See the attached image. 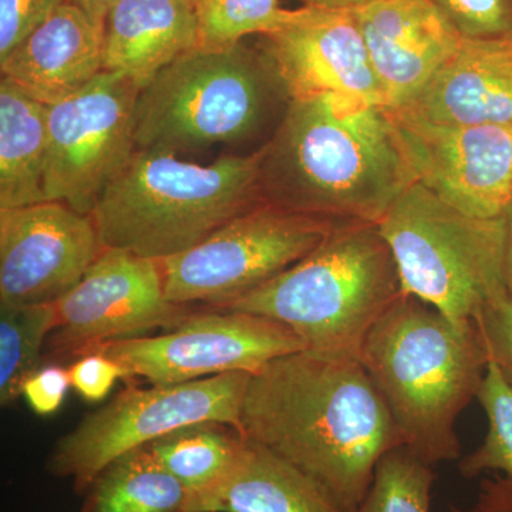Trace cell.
Listing matches in <instances>:
<instances>
[{
	"mask_svg": "<svg viewBox=\"0 0 512 512\" xmlns=\"http://www.w3.org/2000/svg\"><path fill=\"white\" fill-rule=\"evenodd\" d=\"M241 433L308 474L345 512L359 510L380 460L403 446L360 359L308 350L252 375Z\"/></svg>",
	"mask_w": 512,
	"mask_h": 512,
	"instance_id": "obj_1",
	"label": "cell"
},
{
	"mask_svg": "<svg viewBox=\"0 0 512 512\" xmlns=\"http://www.w3.org/2000/svg\"><path fill=\"white\" fill-rule=\"evenodd\" d=\"M259 156L261 201L323 220L379 224L417 183L392 111L346 94L292 99Z\"/></svg>",
	"mask_w": 512,
	"mask_h": 512,
	"instance_id": "obj_2",
	"label": "cell"
},
{
	"mask_svg": "<svg viewBox=\"0 0 512 512\" xmlns=\"http://www.w3.org/2000/svg\"><path fill=\"white\" fill-rule=\"evenodd\" d=\"M404 447L436 466L460 458L456 421L477 399L488 356L476 323L454 322L403 295L377 320L360 350Z\"/></svg>",
	"mask_w": 512,
	"mask_h": 512,
	"instance_id": "obj_3",
	"label": "cell"
},
{
	"mask_svg": "<svg viewBox=\"0 0 512 512\" xmlns=\"http://www.w3.org/2000/svg\"><path fill=\"white\" fill-rule=\"evenodd\" d=\"M259 148L211 164L137 148L92 211L104 248L163 262L201 244L256 205Z\"/></svg>",
	"mask_w": 512,
	"mask_h": 512,
	"instance_id": "obj_4",
	"label": "cell"
},
{
	"mask_svg": "<svg viewBox=\"0 0 512 512\" xmlns=\"http://www.w3.org/2000/svg\"><path fill=\"white\" fill-rule=\"evenodd\" d=\"M291 103L264 43L195 47L138 93L137 148L198 153L274 134Z\"/></svg>",
	"mask_w": 512,
	"mask_h": 512,
	"instance_id": "obj_5",
	"label": "cell"
},
{
	"mask_svg": "<svg viewBox=\"0 0 512 512\" xmlns=\"http://www.w3.org/2000/svg\"><path fill=\"white\" fill-rule=\"evenodd\" d=\"M403 296L392 249L372 222H336L318 247L228 306L284 323L315 355L356 357Z\"/></svg>",
	"mask_w": 512,
	"mask_h": 512,
	"instance_id": "obj_6",
	"label": "cell"
},
{
	"mask_svg": "<svg viewBox=\"0 0 512 512\" xmlns=\"http://www.w3.org/2000/svg\"><path fill=\"white\" fill-rule=\"evenodd\" d=\"M377 225L396 259L403 295L458 323L474 322L488 303L508 295L505 217H473L414 183Z\"/></svg>",
	"mask_w": 512,
	"mask_h": 512,
	"instance_id": "obj_7",
	"label": "cell"
},
{
	"mask_svg": "<svg viewBox=\"0 0 512 512\" xmlns=\"http://www.w3.org/2000/svg\"><path fill=\"white\" fill-rule=\"evenodd\" d=\"M251 377L234 372L192 382L151 384L150 389L128 386L57 441L47 470L56 477L72 478L74 490L84 493L111 461L180 427L217 421L241 431L242 404Z\"/></svg>",
	"mask_w": 512,
	"mask_h": 512,
	"instance_id": "obj_8",
	"label": "cell"
},
{
	"mask_svg": "<svg viewBox=\"0 0 512 512\" xmlns=\"http://www.w3.org/2000/svg\"><path fill=\"white\" fill-rule=\"evenodd\" d=\"M335 221L261 204L183 254L161 262L165 298L227 309L318 247Z\"/></svg>",
	"mask_w": 512,
	"mask_h": 512,
	"instance_id": "obj_9",
	"label": "cell"
},
{
	"mask_svg": "<svg viewBox=\"0 0 512 512\" xmlns=\"http://www.w3.org/2000/svg\"><path fill=\"white\" fill-rule=\"evenodd\" d=\"M140 87L103 70L83 90L47 106L46 201L92 214L100 195L137 151Z\"/></svg>",
	"mask_w": 512,
	"mask_h": 512,
	"instance_id": "obj_10",
	"label": "cell"
},
{
	"mask_svg": "<svg viewBox=\"0 0 512 512\" xmlns=\"http://www.w3.org/2000/svg\"><path fill=\"white\" fill-rule=\"evenodd\" d=\"M303 350V340L284 323L217 309L191 313L163 335L110 340L82 355L101 352L119 362L127 377L177 384L225 373L255 375L272 360Z\"/></svg>",
	"mask_w": 512,
	"mask_h": 512,
	"instance_id": "obj_11",
	"label": "cell"
},
{
	"mask_svg": "<svg viewBox=\"0 0 512 512\" xmlns=\"http://www.w3.org/2000/svg\"><path fill=\"white\" fill-rule=\"evenodd\" d=\"M47 355L80 356L110 340L140 338L184 322L187 306L167 301L161 262L104 248L82 281L55 303Z\"/></svg>",
	"mask_w": 512,
	"mask_h": 512,
	"instance_id": "obj_12",
	"label": "cell"
},
{
	"mask_svg": "<svg viewBox=\"0 0 512 512\" xmlns=\"http://www.w3.org/2000/svg\"><path fill=\"white\" fill-rule=\"evenodd\" d=\"M390 111L417 183L473 217H505L512 202V127L448 126Z\"/></svg>",
	"mask_w": 512,
	"mask_h": 512,
	"instance_id": "obj_13",
	"label": "cell"
},
{
	"mask_svg": "<svg viewBox=\"0 0 512 512\" xmlns=\"http://www.w3.org/2000/svg\"><path fill=\"white\" fill-rule=\"evenodd\" d=\"M103 251L92 215L62 202L0 210V308L56 303Z\"/></svg>",
	"mask_w": 512,
	"mask_h": 512,
	"instance_id": "obj_14",
	"label": "cell"
},
{
	"mask_svg": "<svg viewBox=\"0 0 512 512\" xmlns=\"http://www.w3.org/2000/svg\"><path fill=\"white\" fill-rule=\"evenodd\" d=\"M292 99L346 94L386 107L352 10L302 6L301 15L261 36Z\"/></svg>",
	"mask_w": 512,
	"mask_h": 512,
	"instance_id": "obj_15",
	"label": "cell"
},
{
	"mask_svg": "<svg viewBox=\"0 0 512 512\" xmlns=\"http://www.w3.org/2000/svg\"><path fill=\"white\" fill-rule=\"evenodd\" d=\"M352 13L389 110L406 107L463 42L431 0H369Z\"/></svg>",
	"mask_w": 512,
	"mask_h": 512,
	"instance_id": "obj_16",
	"label": "cell"
},
{
	"mask_svg": "<svg viewBox=\"0 0 512 512\" xmlns=\"http://www.w3.org/2000/svg\"><path fill=\"white\" fill-rule=\"evenodd\" d=\"M396 111L448 126L512 127V37H463L456 55Z\"/></svg>",
	"mask_w": 512,
	"mask_h": 512,
	"instance_id": "obj_17",
	"label": "cell"
},
{
	"mask_svg": "<svg viewBox=\"0 0 512 512\" xmlns=\"http://www.w3.org/2000/svg\"><path fill=\"white\" fill-rule=\"evenodd\" d=\"M104 29L67 0L6 59L2 77L52 106L83 90L103 72Z\"/></svg>",
	"mask_w": 512,
	"mask_h": 512,
	"instance_id": "obj_18",
	"label": "cell"
},
{
	"mask_svg": "<svg viewBox=\"0 0 512 512\" xmlns=\"http://www.w3.org/2000/svg\"><path fill=\"white\" fill-rule=\"evenodd\" d=\"M198 45L197 0H119L104 20L103 70L143 90Z\"/></svg>",
	"mask_w": 512,
	"mask_h": 512,
	"instance_id": "obj_19",
	"label": "cell"
},
{
	"mask_svg": "<svg viewBox=\"0 0 512 512\" xmlns=\"http://www.w3.org/2000/svg\"><path fill=\"white\" fill-rule=\"evenodd\" d=\"M245 439L237 466L220 484L190 498L184 512H345L308 474Z\"/></svg>",
	"mask_w": 512,
	"mask_h": 512,
	"instance_id": "obj_20",
	"label": "cell"
},
{
	"mask_svg": "<svg viewBox=\"0 0 512 512\" xmlns=\"http://www.w3.org/2000/svg\"><path fill=\"white\" fill-rule=\"evenodd\" d=\"M47 106L0 80V210L47 202Z\"/></svg>",
	"mask_w": 512,
	"mask_h": 512,
	"instance_id": "obj_21",
	"label": "cell"
},
{
	"mask_svg": "<svg viewBox=\"0 0 512 512\" xmlns=\"http://www.w3.org/2000/svg\"><path fill=\"white\" fill-rule=\"evenodd\" d=\"M80 512H184L188 493L146 446L134 448L94 478Z\"/></svg>",
	"mask_w": 512,
	"mask_h": 512,
	"instance_id": "obj_22",
	"label": "cell"
},
{
	"mask_svg": "<svg viewBox=\"0 0 512 512\" xmlns=\"http://www.w3.org/2000/svg\"><path fill=\"white\" fill-rule=\"evenodd\" d=\"M244 434L217 421L190 424L147 444L158 463L184 485L188 500L220 484L237 466Z\"/></svg>",
	"mask_w": 512,
	"mask_h": 512,
	"instance_id": "obj_23",
	"label": "cell"
},
{
	"mask_svg": "<svg viewBox=\"0 0 512 512\" xmlns=\"http://www.w3.org/2000/svg\"><path fill=\"white\" fill-rule=\"evenodd\" d=\"M56 326L55 303L0 308V404L12 406L42 365V348Z\"/></svg>",
	"mask_w": 512,
	"mask_h": 512,
	"instance_id": "obj_24",
	"label": "cell"
},
{
	"mask_svg": "<svg viewBox=\"0 0 512 512\" xmlns=\"http://www.w3.org/2000/svg\"><path fill=\"white\" fill-rule=\"evenodd\" d=\"M301 10L282 8L281 0H197L198 47L222 49L248 36L272 35L295 22Z\"/></svg>",
	"mask_w": 512,
	"mask_h": 512,
	"instance_id": "obj_25",
	"label": "cell"
},
{
	"mask_svg": "<svg viewBox=\"0 0 512 512\" xmlns=\"http://www.w3.org/2000/svg\"><path fill=\"white\" fill-rule=\"evenodd\" d=\"M433 466L409 448L389 451L376 468L375 480L356 512H430Z\"/></svg>",
	"mask_w": 512,
	"mask_h": 512,
	"instance_id": "obj_26",
	"label": "cell"
},
{
	"mask_svg": "<svg viewBox=\"0 0 512 512\" xmlns=\"http://www.w3.org/2000/svg\"><path fill=\"white\" fill-rule=\"evenodd\" d=\"M477 400L488 419L487 436L473 453L461 458L460 473L466 478L484 473H501L512 478V387L491 362Z\"/></svg>",
	"mask_w": 512,
	"mask_h": 512,
	"instance_id": "obj_27",
	"label": "cell"
},
{
	"mask_svg": "<svg viewBox=\"0 0 512 512\" xmlns=\"http://www.w3.org/2000/svg\"><path fill=\"white\" fill-rule=\"evenodd\" d=\"M464 39L512 37V0H431Z\"/></svg>",
	"mask_w": 512,
	"mask_h": 512,
	"instance_id": "obj_28",
	"label": "cell"
},
{
	"mask_svg": "<svg viewBox=\"0 0 512 512\" xmlns=\"http://www.w3.org/2000/svg\"><path fill=\"white\" fill-rule=\"evenodd\" d=\"M478 333L483 339L488 362L493 363L505 382L512 387V299L501 296L477 316Z\"/></svg>",
	"mask_w": 512,
	"mask_h": 512,
	"instance_id": "obj_29",
	"label": "cell"
},
{
	"mask_svg": "<svg viewBox=\"0 0 512 512\" xmlns=\"http://www.w3.org/2000/svg\"><path fill=\"white\" fill-rule=\"evenodd\" d=\"M67 0H0V60L6 59Z\"/></svg>",
	"mask_w": 512,
	"mask_h": 512,
	"instance_id": "obj_30",
	"label": "cell"
},
{
	"mask_svg": "<svg viewBox=\"0 0 512 512\" xmlns=\"http://www.w3.org/2000/svg\"><path fill=\"white\" fill-rule=\"evenodd\" d=\"M70 383L86 402L103 400L114 383L126 379V370L116 360L101 352H87L69 367Z\"/></svg>",
	"mask_w": 512,
	"mask_h": 512,
	"instance_id": "obj_31",
	"label": "cell"
},
{
	"mask_svg": "<svg viewBox=\"0 0 512 512\" xmlns=\"http://www.w3.org/2000/svg\"><path fill=\"white\" fill-rule=\"evenodd\" d=\"M70 387L69 369L47 365L29 377L23 387V397L33 412L39 416H50L60 409Z\"/></svg>",
	"mask_w": 512,
	"mask_h": 512,
	"instance_id": "obj_32",
	"label": "cell"
},
{
	"mask_svg": "<svg viewBox=\"0 0 512 512\" xmlns=\"http://www.w3.org/2000/svg\"><path fill=\"white\" fill-rule=\"evenodd\" d=\"M448 512H512V478L495 473L481 481L473 503L451 505Z\"/></svg>",
	"mask_w": 512,
	"mask_h": 512,
	"instance_id": "obj_33",
	"label": "cell"
},
{
	"mask_svg": "<svg viewBox=\"0 0 512 512\" xmlns=\"http://www.w3.org/2000/svg\"><path fill=\"white\" fill-rule=\"evenodd\" d=\"M80 6L97 23L104 29V20H106L107 13L114 3L119 0H70Z\"/></svg>",
	"mask_w": 512,
	"mask_h": 512,
	"instance_id": "obj_34",
	"label": "cell"
},
{
	"mask_svg": "<svg viewBox=\"0 0 512 512\" xmlns=\"http://www.w3.org/2000/svg\"><path fill=\"white\" fill-rule=\"evenodd\" d=\"M505 224H507V241H505L504 276L505 288L512 299V202L505 212Z\"/></svg>",
	"mask_w": 512,
	"mask_h": 512,
	"instance_id": "obj_35",
	"label": "cell"
},
{
	"mask_svg": "<svg viewBox=\"0 0 512 512\" xmlns=\"http://www.w3.org/2000/svg\"><path fill=\"white\" fill-rule=\"evenodd\" d=\"M303 6L332 10H353L365 5L369 0H302Z\"/></svg>",
	"mask_w": 512,
	"mask_h": 512,
	"instance_id": "obj_36",
	"label": "cell"
}]
</instances>
